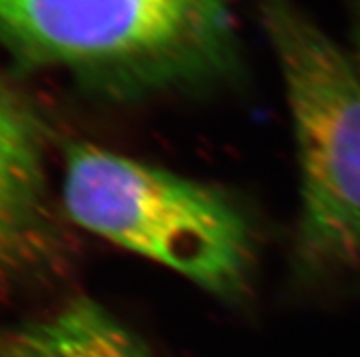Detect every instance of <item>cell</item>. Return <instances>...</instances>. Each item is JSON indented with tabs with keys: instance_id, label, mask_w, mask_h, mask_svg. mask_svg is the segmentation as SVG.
<instances>
[{
	"instance_id": "1",
	"label": "cell",
	"mask_w": 360,
	"mask_h": 357,
	"mask_svg": "<svg viewBox=\"0 0 360 357\" xmlns=\"http://www.w3.org/2000/svg\"><path fill=\"white\" fill-rule=\"evenodd\" d=\"M0 44L18 68L63 72L134 105L234 72L231 0H0Z\"/></svg>"
},
{
	"instance_id": "2",
	"label": "cell",
	"mask_w": 360,
	"mask_h": 357,
	"mask_svg": "<svg viewBox=\"0 0 360 357\" xmlns=\"http://www.w3.org/2000/svg\"><path fill=\"white\" fill-rule=\"evenodd\" d=\"M70 221L221 301L251 288L255 234L227 191L90 142L64 149Z\"/></svg>"
},
{
	"instance_id": "3",
	"label": "cell",
	"mask_w": 360,
	"mask_h": 357,
	"mask_svg": "<svg viewBox=\"0 0 360 357\" xmlns=\"http://www.w3.org/2000/svg\"><path fill=\"white\" fill-rule=\"evenodd\" d=\"M300 173L297 255L311 274L360 259V72L289 0H260Z\"/></svg>"
},
{
	"instance_id": "4",
	"label": "cell",
	"mask_w": 360,
	"mask_h": 357,
	"mask_svg": "<svg viewBox=\"0 0 360 357\" xmlns=\"http://www.w3.org/2000/svg\"><path fill=\"white\" fill-rule=\"evenodd\" d=\"M44 166V130L0 81V281L33 276L60 253Z\"/></svg>"
},
{
	"instance_id": "5",
	"label": "cell",
	"mask_w": 360,
	"mask_h": 357,
	"mask_svg": "<svg viewBox=\"0 0 360 357\" xmlns=\"http://www.w3.org/2000/svg\"><path fill=\"white\" fill-rule=\"evenodd\" d=\"M0 357H150L141 337L91 297L0 330Z\"/></svg>"
},
{
	"instance_id": "6",
	"label": "cell",
	"mask_w": 360,
	"mask_h": 357,
	"mask_svg": "<svg viewBox=\"0 0 360 357\" xmlns=\"http://www.w3.org/2000/svg\"><path fill=\"white\" fill-rule=\"evenodd\" d=\"M353 60L360 72V0H355V55Z\"/></svg>"
}]
</instances>
